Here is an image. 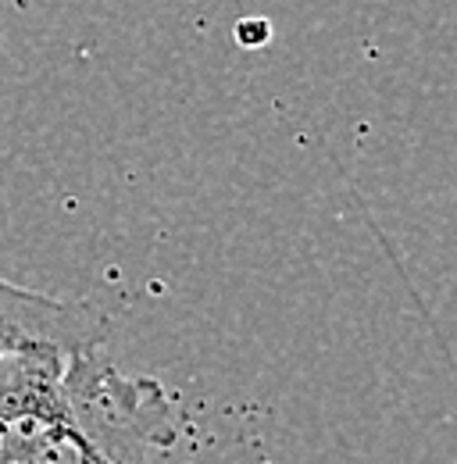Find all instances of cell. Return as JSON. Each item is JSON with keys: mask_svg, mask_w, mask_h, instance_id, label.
<instances>
[{"mask_svg": "<svg viewBox=\"0 0 457 464\" xmlns=\"http://www.w3.org/2000/svg\"><path fill=\"white\" fill-rule=\"evenodd\" d=\"M175 440L165 386L118 372L104 343L0 353V464L158 461Z\"/></svg>", "mask_w": 457, "mask_h": 464, "instance_id": "1", "label": "cell"}, {"mask_svg": "<svg viewBox=\"0 0 457 464\" xmlns=\"http://www.w3.org/2000/svg\"><path fill=\"white\" fill-rule=\"evenodd\" d=\"M108 340V318L90 300H64L0 279V353L25 343L86 347Z\"/></svg>", "mask_w": 457, "mask_h": 464, "instance_id": "2", "label": "cell"}, {"mask_svg": "<svg viewBox=\"0 0 457 464\" xmlns=\"http://www.w3.org/2000/svg\"><path fill=\"white\" fill-rule=\"evenodd\" d=\"M236 36H239V44L243 47H265L268 44V36H272V29H268V22H239L236 25Z\"/></svg>", "mask_w": 457, "mask_h": 464, "instance_id": "3", "label": "cell"}]
</instances>
